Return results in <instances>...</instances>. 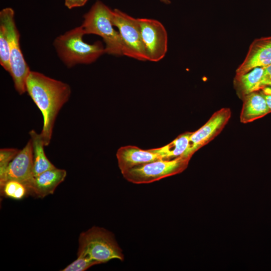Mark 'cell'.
I'll return each instance as SVG.
<instances>
[{
  "label": "cell",
  "mask_w": 271,
  "mask_h": 271,
  "mask_svg": "<svg viewBox=\"0 0 271 271\" xmlns=\"http://www.w3.org/2000/svg\"><path fill=\"white\" fill-rule=\"evenodd\" d=\"M260 91L265 98L270 112H271V86H265L261 88Z\"/></svg>",
  "instance_id": "cell-23"
},
{
  "label": "cell",
  "mask_w": 271,
  "mask_h": 271,
  "mask_svg": "<svg viewBox=\"0 0 271 271\" xmlns=\"http://www.w3.org/2000/svg\"><path fill=\"white\" fill-rule=\"evenodd\" d=\"M231 116V111L228 107L215 111L203 126L192 132L184 158L190 159L196 152L212 141L223 129Z\"/></svg>",
  "instance_id": "cell-9"
},
{
  "label": "cell",
  "mask_w": 271,
  "mask_h": 271,
  "mask_svg": "<svg viewBox=\"0 0 271 271\" xmlns=\"http://www.w3.org/2000/svg\"><path fill=\"white\" fill-rule=\"evenodd\" d=\"M138 19L147 60L160 61L165 57L168 50V35L164 26L154 19Z\"/></svg>",
  "instance_id": "cell-8"
},
{
  "label": "cell",
  "mask_w": 271,
  "mask_h": 271,
  "mask_svg": "<svg viewBox=\"0 0 271 271\" xmlns=\"http://www.w3.org/2000/svg\"><path fill=\"white\" fill-rule=\"evenodd\" d=\"M0 64L7 72L10 71V43L5 25L0 22Z\"/></svg>",
  "instance_id": "cell-18"
},
{
  "label": "cell",
  "mask_w": 271,
  "mask_h": 271,
  "mask_svg": "<svg viewBox=\"0 0 271 271\" xmlns=\"http://www.w3.org/2000/svg\"><path fill=\"white\" fill-rule=\"evenodd\" d=\"M19 151L16 148H3L0 150V175L4 173Z\"/></svg>",
  "instance_id": "cell-21"
},
{
  "label": "cell",
  "mask_w": 271,
  "mask_h": 271,
  "mask_svg": "<svg viewBox=\"0 0 271 271\" xmlns=\"http://www.w3.org/2000/svg\"><path fill=\"white\" fill-rule=\"evenodd\" d=\"M85 35L80 26L66 32L54 40L53 45L57 55L67 67L91 64L105 53L104 46L100 41L92 44L85 42L83 40Z\"/></svg>",
  "instance_id": "cell-2"
},
{
  "label": "cell",
  "mask_w": 271,
  "mask_h": 271,
  "mask_svg": "<svg viewBox=\"0 0 271 271\" xmlns=\"http://www.w3.org/2000/svg\"><path fill=\"white\" fill-rule=\"evenodd\" d=\"M160 1L167 4L170 3V1L169 0H160Z\"/></svg>",
  "instance_id": "cell-25"
},
{
  "label": "cell",
  "mask_w": 271,
  "mask_h": 271,
  "mask_svg": "<svg viewBox=\"0 0 271 271\" xmlns=\"http://www.w3.org/2000/svg\"><path fill=\"white\" fill-rule=\"evenodd\" d=\"M189 160L183 157L172 160L160 159L133 168L122 175L130 183L149 184L182 172Z\"/></svg>",
  "instance_id": "cell-6"
},
{
  "label": "cell",
  "mask_w": 271,
  "mask_h": 271,
  "mask_svg": "<svg viewBox=\"0 0 271 271\" xmlns=\"http://www.w3.org/2000/svg\"><path fill=\"white\" fill-rule=\"evenodd\" d=\"M192 132H185L179 135L168 145L150 150L159 155L162 159L172 160L184 158L190 143V138Z\"/></svg>",
  "instance_id": "cell-16"
},
{
  "label": "cell",
  "mask_w": 271,
  "mask_h": 271,
  "mask_svg": "<svg viewBox=\"0 0 271 271\" xmlns=\"http://www.w3.org/2000/svg\"><path fill=\"white\" fill-rule=\"evenodd\" d=\"M113 10L97 1L83 16L81 26L85 34L101 37L104 43L105 53L115 56L122 54V43L118 31L113 28Z\"/></svg>",
  "instance_id": "cell-3"
},
{
  "label": "cell",
  "mask_w": 271,
  "mask_h": 271,
  "mask_svg": "<svg viewBox=\"0 0 271 271\" xmlns=\"http://www.w3.org/2000/svg\"><path fill=\"white\" fill-rule=\"evenodd\" d=\"M88 0H65V6L69 9L83 6Z\"/></svg>",
  "instance_id": "cell-24"
},
{
  "label": "cell",
  "mask_w": 271,
  "mask_h": 271,
  "mask_svg": "<svg viewBox=\"0 0 271 271\" xmlns=\"http://www.w3.org/2000/svg\"><path fill=\"white\" fill-rule=\"evenodd\" d=\"M98 263L84 256H77V258L66 267L62 269V271H84L91 266Z\"/></svg>",
  "instance_id": "cell-20"
},
{
  "label": "cell",
  "mask_w": 271,
  "mask_h": 271,
  "mask_svg": "<svg viewBox=\"0 0 271 271\" xmlns=\"http://www.w3.org/2000/svg\"><path fill=\"white\" fill-rule=\"evenodd\" d=\"M240 121L247 123L260 118L270 113L266 101L260 90L253 92L243 98Z\"/></svg>",
  "instance_id": "cell-14"
},
{
  "label": "cell",
  "mask_w": 271,
  "mask_h": 271,
  "mask_svg": "<svg viewBox=\"0 0 271 271\" xmlns=\"http://www.w3.org/2000/svg\"><path fill=\"white\" fill-rule=\"evenodd\" d=\"M66 171L55 167L34 176L25 186L37 197L44 198L53 194L57 187L65 179Z\"/></svg>",
  "instance_id": "cell-12"
},
{
  "label": "cell",
  "mask_w": 271,
  "mask_h": 271,
  "mask_svg": "<svg viewBox=\"0 0 271 271\" xmlns=\"http://www.w3.org/2000/svg\"><path fill=\"white\" fill-rule=\"evenodd\" d=\"M264 67H256L240 76H236L234 84L240 98L263 88L262 78Z\"/></svg>",
  "instance_id": "cell-15"
},
{
  "label": "cell",
  "mask_w": 271,
  "mask_h": 271,
  "mask_svg": "<svg viewBox=\"0 0 271 271\" xmlns=\"http://www.w3.org/2000/svg\"><path fill=\"white\" fill-rule=\"evenodd\" d=\"M112 23L117 28L122 43V54L140 61H147L139 19L118 9L113 10Z\"/></svg>",
  "instance_id": "cell-7"
},
{
  "label": "cell",
  "mask_w": 271,
  "mask_h": 271,
  "mask_svg": "<svg viewBox=\"0 0 271 271\" xmlns=\"http://www.w3.org/2000/svg\"><path fill=\"white\" fill-rule=\"evenodd\" d=\"M271 64V37L254 40L250 45L243 61L236 70L240 76L256 67H265Z\"/></svg>",
  "instance_id": "cell-11"
},
{
  "label": "cell",
  "mask_w": 271,
  "mask_h": 271,
  "mask_svg": "<svg viewBox=\"0 0 271 271\" xmlns=\"http://www.w3.org/2000/svg\"><path fill=\"white\" fill-rule=\"evenodd\" d=\"M34 176L33 146L30 139L0 175V187L10 180H16L25 185Z\"/></svg>",
  "instance_id": "cell-10"
},
{
  "label": "cell",
  "mask_w": 271,
  "mask_h": 271,
  "mask_svg": "<svg viewBox=\"0 0 271 271\" xmlns=\"http://www.w3.org/2000/svg\"><path fill=\"white\" fill-rule=\"evenodd\" d=\"M32 142L34 176L46 171L52 169L55 166L49 161L44 151V143L41 133L32 129L29 132Z\"/></svg>",
  "instance_id": "cell-17"
},
{
  "label": "cell",
  "mask_w": 271,
  "mask_h": 271,
  "mask_svg": "<svg viewBox=\"0 0 271 271\" xmlns=\"http://www.w3.org/2000/svg\"><path fill=\"white\" fill-rule=\"evenodd\" d=\"M26 85V92L42 114L43 125L40 133L45 146H47L51 142L56 117L70 96V86L33 71H30Z\"/></svg>",
  "instance_id": "cell-1"
},
{
  "label": "cell",
  "mask_w": 271,
  "mask_h": 271,
  "mask_svg": "<svg viewBox=\"0 0 271 271\" xmlns=\"http://www.w3.org/2000/svg\"><path fill=\"white\" fill-rule=\"evenodd\" d=\"M0 22L6 26L10 43V71L16 90L21 95L26 92V80L30 72L20 45V33L15 20V12L10 7L0 12Z\"/></svg>",
  "instance_id": "cell-5"
},
{
  "label": "cell",
  "mask_w": 271,
  "mask_h": 271,
  "mask_svg": "<svg viewBox=\"0 0 271 271\" xmlns=\"http://www.w3.org/2000/svg\"><path fill=\"white\" fill-rule=\"evenodd\" d=\"M262 85L263 87L267 86H271V64L264 67Z\"/></svg>",
  "instance_id": "cell-22"
},
{
  "label": "cell",
  "mask_w": 271,
  "mask_h": 271,
  "mask_svg": "<svg viewBox=\"0 0 271 271\" xmlns=\"http://www.w3.org/2000/svg\"><path fill=\"white\" fill-rule=\"evenodd\" d=\"M78 244L77 256L88 257L98 264L113 259L123 260L122 250L114 235L103 228L93 226L81 233Z\"/></svg>",
  "instance_id": "cell-4"
},
{
  "label": "cell",
  "mask_w": 271,
  "mask_h": 271,
  "mask_svg": "<svg viewBox=\"0 0 271 271\" xmlns=\"http://www.w3.org/2000/svg\"><path fill=\"white\" fill-rule=\"evenodd\" d=\"M116 156L121 174L136 167L162 159L159 155L150 149L144 150L134 146L119 148Z\"/></svg>",
  "instance_id": "cell-13"
},
{
  "label": "cell",
  "mask_w": 271,
  "mask_h": 271,
  "mask_svg": "<svg viewBox=\"0 0 271 271\" xmlns=\"http://www.w3.org/2000/svg\"><path fill=\"white\" fill-rule=\"evenodd\" d=\"M1 192L6 197L16 200H20L26 195L28 191L26 186L22 183L16 181L10 180L1 187Z\"/></svg>",
  "instance_id": "cell-19"
}]
</instances>
